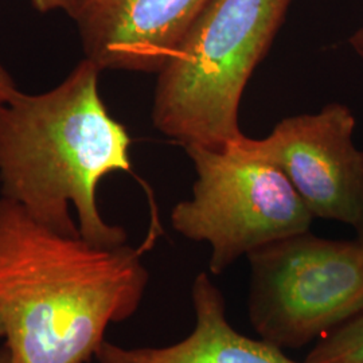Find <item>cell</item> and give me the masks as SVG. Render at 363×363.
Here are the masks:
<instances>
[{"instance_id":"cell-5","label":"cell","mask_w":363,"mask_h":363,"mask_svg":"<svg viewBox=\"0 0 363 363\" xmlns=\"http://www.w3.org/2000/svg\"><path fill=\"white\" fill-rule=\"evenodd\" d=\"M247 313L259 337L280 349L319 340L363 311V242L310 232L247 256Z\"/></svg>"},{"instance_id":"cell-14","label":"cell","mask_w":363,"mask_h":363,"mask_svg":"<svg viewBox=\"0 0 363 363\" xmlns=\"http://www.w3.org/2000/svg\"><path fill=\"white\" fill-rule=\"evenodd\" d=\"M355 230H357V233H358V238L357 240H359V241H362L363 242V202H362V216H361V220H359V223H358V226L355 228Z\"/></svg>"},{"instance_id":"cell-1","label":"cell","mask_w":363,"mask_h":363,"mask_svg":"<svg viewBox=\"0 0 363 363\" xmlns=\"http://www.w3.org/2000/svg\"><path fill=\"white\" fill-rule=\"evenodd\" d=\"M143 250L54 232L0 196V318L13 362H91L108 325L140 307Z\"/></svg>"},{"instance_id":"cell-9","label":"cell","mask_w":363,"mask_h":363,"mask_svg":"<svg viewBox=\"0 0 363 363\" xmlns=\"http://www.w3.org/2000/svg\"><path fill=\"white\" fill-rule=\"evenodd\" d=\"M306 363H363V311L320 337Z\"/></svg>"},{"instance_id":"cell-15","label":"cell","mask_w":363,"mask_h":363,"mask_svg":"<svg viewBox=\"0 0 363 363\" xmlns=\"http://www.w3.org/2000/svg\"><path fill=\"white\" fill-rule=\"evenodd\" d=\"M6 337V330H4V325L1 322V318H0V337Z\"/></svg>"},{"instance_id":"cell-2","label":"cell","mask_w":363,"mask_h":363,"mask_svg":"<svg viewBox=\"0 0 363 363\" xmlns=\"http://www.w3.org/2000/svg\"><path fill=\"white\" fill-rule=\"evenodd\" d=\"M100 73L84 58L55 88L0 106V196L54 232L116 247L128 235L101 217L97 187L132 172V142L100 96Z\"/></svg>"},{"instance_id":"cell-4","label":"cell","mask_w":363,"mask_h":363,"mask_svg":"<svg viewBox=\"0 0 363 363\" xmlns=\"http://www.w3.org/2000/svg\"><path fill=\"white\" fill-rule=\"evenodd\" d=\"M196 172L191 198L177 203L171 225L211 247L208 269L220 274L259 247L310 232L313 216L286 175L233 147H184Z\"/></svg>"},{"instance_id":"cell-3","label":"cell","mask_w":363,"mask_h":363,"mask_svg":"<svg viewBox=\"0 0 363 363\" xmlns=\"http://www.w3.org/2000/svg\"><path fill=\"white\" fill-rule=\"evenodd\" d=\"M292 0H210L157 73L152 124L183 145L225 150L244 133L247 82Z\"/></svg>"},{"instance_id":"cell-6","label":"cell","mask_w":363,"mask_h":363,"mask_svg":"<svg viewBox=\"0 0 363 363\" xmlns=\"http://www.w3.org/2000/svg\"><path fill=\"white\" fill-rule=\"evenodd\" d=\"M355 117L339 103L286 117L264 139L229 144L280 169L315 218L357 228L362 216L363 152L352 142ZM228 147V145H226Z\"/></svg>"},{"instance_id":"cell-10","label":"cell","mask_w":363,"mask_h":363,"mask_svg":"<svg viewBox=\"0 0 363 363\" xmlns=\"http://www.w3.org/2000/svg\"><path fill=\"white\" fill-rule=\"evenodd\" d=\"M18 88L10 73L0 65V106L10 103L18 94Z\"/></svg>"},{"instance_id":"cell-13","label":"cell","mask_w":363,"mask_h":363,"mask_svg":"<svg viewBox=\"0 0 363 363\" xmlns=\"http://www.w3.org/2000/svg\"><path fill=\"white\" fill-rule=\"evenodd\" d=\"M0 363H13L11 355H10V351L6 346H3L0 349Z\"/></svg>"},{"instance_id":"cell-8","label":"cell","mask_w":363,"mask_h":363,"mask_svg":"<svg viewBox=\"0 0 363 363\" xmlns=\"http://www.w3.org/2000/svg\"><path fill=\"white\" fill-rule=\"evenodd\" d=\"M191 298L195 325L184 339L166 347L140 349L104 340L94 358L99 363H301L261 337L235 331L226 318L222 292L206 273L195 277Z\"/></svg>"},{"instance_id":"cell-7","label":"cell","mask_w":363,"mask_h":363,"mask_svg":"<svg viewBox=\"0 0 363 363\" xmlns=\"http://www.w3.org/2000/svg\"><path fill=\"white\" fill-rule=\"evenodd\" d=\"M210 0H72L85 58L103 70L159 73Z\"/></svg>"},{"instance_id":"cell-11","label":"cell","mask_w":363,"mask_h":363,"mask_svg":"<svg viewBox=\"0 0 363 363\" xmlns=\"http://www.w3.org/2000/svg\"><path fill=\"white\" fill-rule=\"evenodd\" d=\"M72 0H31V4L38 10L39 13H50L55 10H65L70 7Z\"/></svg>"},{"instance_id":"cell-12","label":"cell","mask_w":363,"mask_h":363,"mask_svg":"<svg viewBox=\"0 0 363 363\" xmlns=\"http://www.w3.org/2000/svg\"><path fill=\"white\" fill-rule=\"evenodd\" d=\"M349 43H350L352 50L357 52L361 58H363V27L351 35Z\"/></svg>"}]
</instances>
